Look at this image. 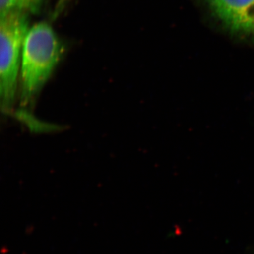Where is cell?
<instances>
[{
  "mask_svg": "<svg viewBox=\"0 0 254 254\" xmlns=\"http://www.w3.org/2000/svg\"><path fill=\"white\" fill-rule=\"evenodd\" d=\"M45 0H0V14L11 11L35 14L40 11Z\"/></svg>",
  "mask_w": 254,
  "mask_h": 254,
  "instance_id": "4",
  "label": "cell"
},
{
  "mask_svg": "<svg viewBox=\"0 0 254 254\" xmlns=\"http://www.w3.org/2000/svg\"><path fill=\"white\" fill-rule=\"evenodd\" d=\"M225 27L240 34L254 33V0H205Z\"/></svg>",
  "mask_w": 254,
  "mask_h": 254,
  "instance_id": "3",
  "label": "cell"
},
{
  "mask_svg": "<svg viewBox=\"0 0 254 254\" xmlns=\"http://www.w3.org/2000/svg\"><path fill=\"white\" fill-rule=\"evenodd\" d=\"M28 14H0V99L3 113L13 109L21 71L23 42L29 30Z\"/></svg>",
  "mask_w": 254,
  "mask_h": 254,
  "instance_id": "2",
  "label": "cell"
},
{
  "mask_svg": "<svg viewBox=\"0 0 254 254\" xmlns=\"http://www.w3.org/2000/svg\"><path fill=\"white\" fill-rule=\"evenodd\" d=\"M64 48L50 24L37 23L28 30L21 55L20 100L33 104L63 58Z\"/></svg>",
  "mask_w": 254,
  "mask_h": 254,
  "instance_id": "1",
  "label": "cell"
}]
</instances>
